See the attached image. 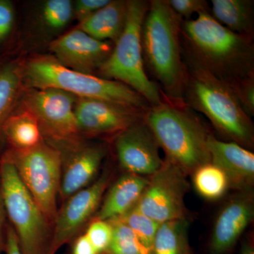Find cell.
Returning a JSON list of instances; mask_svg holds the SVG:
<instances>
[{
  "label": "cell",
  "instance_id": "obj_24",
  "mask_svg": "<svg viewBox=\"0 0 254 254\" xmlns=\"http://www.w3.org/2000/svg\"><path fill=\"white\" fill-rule=\"evenodd\" d=\"M193 173L195 190L207 199H217L221 197L230 184L225 172L212 163L202 165Z\"/></svg>",
  "mask_w": 254,
  "mask_h": 254
},
{
  "label": "cell",
  "instance_id": "obj_36",
  "mask_svg": "<svg viewBox=\"0 0 254 254\" xmlns=\"http://www.w3.org/2000/svg\"><path fill=\"white\" fill-rule=\"evenodd\" d=\"M240 254H254L253 245L250 242H245L242 245Z\"/></svg>",
  "mask_w": 254,
  "mask_h": 254
},
{
  "label": "cell",
  "instance_id": "obj_21",
  "mask_svg": "<svg viewBox=\"0 0 254 254\" xmlns=\"http://www.w3.org/2000/svg\"><path fill=\"white\" fill-rule=\"evenodd\" d=\"M1 133L11 145V149H31L41 143L42 133L39 123L29 110L11 115L3 126Z\"/></svg>",
  "mask_w": 254,
  "mask_h": 254
},
{
  "label": "cell",
  "instance_id": "obj_27",
  "mask_svg": "<svg viewBox=\"0 0 254 254\" xmlns=\"http://www.w3.org/2000/svg\"><path fill=\"white\" fill-rule=\"evenodd\" d=\"M73 5L68 0H49L43 7V18L53 28H63L71 19Z\"/></svg>",
  "mask_w": 254,
  "mask_h": 254
},
{
  "label": "cell",
  "instance_id": "obj_9",
  "mask_svg": "<svg viewBox=\"0 0 254 254\" xmlns=\"http://www.w3.org/2000/svg\"><path fill=\"white\" fill-rule=\"evenodd\" d=\"M185 172L172 162H164L150 176L143 194L133 208L158 223L184 218L188 183Z\"/></svg>",
  "mask_w": 254,
  "mask_h": 254
},
{
  "label": "cell",
  "instance_id": "obj_15",
  "mask_svg": "<svg viewBox=\"0 0 254 254\" xmlns=\"http://www.w3.org/2000/svg\"><path fill=\"white\" fill-rule=\"evenodd\" d=\"M106 150L103 145H84L73 148L63 158L60 193L67 199L76 192L91 185L96 176Z\"/></svg>",
  "mask_w": 254,
  "mask_h": 254
},
{
  "label": "cell",
  "instance_id": "obj_23",
  "mask_svg": "<svg viewBox=\"0 0 254 254\" xmlns=\"http://www.w3.org/2000/svg\"><path fill=\"white\" fill-rule=\"evenodd\" d=\"M21 76L19 68L14 63L0 66V133L17 100Z\"/></svg>",
  "mask_w": 254,
  "mask_h": 254
},
{
  "label": "cell",
  "instance_id": "obj_19",
  "mask_svg": "<svg viewBox=\"0 0 254 254\" xmlns=\"http://www.w3.org/2000/svg\"><path fill=\"white\" fill-rule=\"evenodd\" d=\"M127 7L128 1H110L80 21L78 28L98 41H116L125 27Z\"/></svg>",
  "mask_w": 254,
  "mask_h": 254
},
{
  "label": "cell",
  "instance_id": "obj_25",
  "mask_svg": "<svg viewBox=\"0 0 254 254\" xmlns=\"http://www.w3.org/2000/svg\"><path fill=\"white\" fill-rule=\"evenodd\" d=\"M113 226V237L108 254H150L130 227L120 220L108 221Z\"/></svg>",
  "mask_w": 254,
  "mask_h": 254
},
{
  "label": "cell",
  "instance_id": "obj_26",
  "mask_svg": "<svg viewBox=\"0 0 254 254\" xmlns=\"http://www.w3.org/2000/svg\"><path fill=\"white\" fill-rule=\"evenodd\" d=\"M118 220L123 222L133 230L141 241L142 245L144 246L150 254L155 235L160 224L148 218L133 207L123 216L118 218Z\"/></svg>",
  "mask_w": 254,
  "mask_h": 254
},
{
  "label": "cell",
  "instance_id": "obj_28",
  "mask_svg": "<svg viewBox=\"0 0 254 254\" xmlns=\"http://www.w3.org/2000/svg\"><path fill=\"white\" fill-rule=\"evenodd\" d=\"M86 236L98 254L106 252L113 237V226L105 220H98L92 222L86 232Z\"/></svg>",
  "mask_w": 254,
  "mask_h": 254
},
{
  "label": "cell",
  "instance_id": "obj_13",
  "mask_svg": "<svg viewBox=\"0 0 254 254\" xmlns=\"http://www.w3.org/2000/svg\"><path fill=\"white\" fill-rule=\"evenodd\" d=\"M115 146L119 163L128 173L151 176L164 163L159 153L160 145L144 120L119 133Z\"/></svg>",
  "mask_w": 254,
  "mask_h": 254
},
{
  "label": "cell",
  "instance_id": "obj_35",
  "mask_svg": "<svg viewBox=\"0 0 254 254\" xmlns=\"http://www.w3.org/2000/svg\"><path fill=\"white\" fill-rule=\"evenodd\" d=\"M6 214L5 211L4 201L1 194V186H0V254L4 252L5 244H6Z\"/></svg>",
  "mask_w": 254,
  "mask_h": 254
},
{
  "label": "cell",
  "instance_id": "obj_32",
  "mask_svg": "<svg viewBox=\"0 0 254 254\" xmlns=\"http://www.w3.org/2000/svg\"><path fill=\"white\" fill-rule=\"evenodd\" d=\"M110 2V0H78L75 4L74 12L80 21Z\"/></svg>",
  "mask_w": 254,
  "mask_h": 254
},
{
  "label": "cell",
  "instance_id": "obj_10",
  "mask_svg": "<svg viewBox=\"0 0 254 254\" xmlns=\"http://www.w3.org/2000/svg\"><path fill=\"white\" fill-rule=\"evenodd\" d=\"M25 103L41 128L57 141H68L78 133L72 95L55 88L34 89Z\"/></svg>",
  "mask_w": 254,
  "mask_h": 254
},
{
  "label": "cell",
  "instance_id": "obj_14",
  "mask_svg": "<svg viewBox=\"0 0 254 254\" xmlns=\"http://www.w3.org/2000/svg\"><path fill=\"white\" fill-rule=\"evenodd\" d=\"M113 49L109 41H98L78 28L60 37L50 44V50L60 63L71 69L86 73L99 69Z\"/></svg>",
  "mask_w": 254,
  "mask_h": 254
},
{
  "label": "cell",
  "instance_id": "obj_18",
  "mask_svg": "<svg viewBox=\"0 0 254 254\" xmlns=\"http://www.w3.org/2000/svg\"><path fill=\"white\" fill-rule=\"evenodd\" d=\"M148 181L145 177L131 173L120 177L108 192L98 219L111 221L123 216L136 204Z\"/></svg>",
  "mask_w": 254,
  "mask_h": 254
},
{
  "label": "cell",
  "instance_id": "obj_33",
  "mask_svg": "<svg viewBox=\"0 0 254 254\" xmlns=\"http://www.w3.org/2000/svg\"><path fill=\"white\" fill-rule=\"evenodd\" d=\"M4 252L6 254H23L20 247L16 232L10 224H7L6 227Z\"/></svg>",
  "mask_w": 254,
  "mask_h": 254
},
{
  "label": "cell",
  "instance_id": "obj_4",
  "mask_svg": "<svg viewBox=\"0 0 254 254\" xmlns=\"http://www.w3.org/2000/svg\"><path fill=\"white\" fill-rule=\"evenodd\" d=\"M185 63L187 77L184 103L204 115L222 136L247 149L252 148V118L242 109L230 86L194 64Z\"/></svg>",
  "mask_w": 254,
  "mask_h": 254
},
{
  "label": "cell",
  "instance_id": "obj_12",
  "mask_svg": "<svg viewBox=\"0 0 254 254\" xmlns=\"http://www.w3.org/2000/svg\"><path fill=\"white\" fill-rule=\"evenodd\" d=\"M146 110L107 100L80 98L75 106V117L78 132L91 136L118 134L143 120Z\"/></svg>",
  "mask_w": 254,
  "mask_h": 254
},
{
  "label": "cell",
  "instance_id": "obj_17",
  "mask_svg": "<svg viewBox=\"0 0 254 254\" xmlns=\"http://www.w3.org/2000/svg\"><path fill=\"white\" fill-rule=\"evenodd\" d=\"M207 148L210 163L221 168L230 183L242 187L252 183L254 177V155L250 149L233 141H224L213 134L208 137Z\"/></svg>",
  "mask_w": 254,
  "mask_h": 254
},
{
  "label": "cell",
  "instance_id": "obj_34",
  "mask_svg": "<svg viewBox=\"0 0 254 254\" xmlns=\"http://www.w3.org/2000/svg\"><path fill=\"white\" fill-rule=\"evenodd\" d=\"M71 254H98L86 235H81L75 242Z\"/></svg>",
  "mask_w": 254,
  "mask_h": 254
},
{
  "label": "cell",
  "instance_id": "obj_1",
  "mask_svg": "<svg viewBox=\"0 0 254 254\" xmlns=\"http://www.w3.org/2000/svg\"><path fill=\"white\" fill-rule=\"evenodd\" d=\"M185 61L203 68L229 86L254 75L253 38L227 29L210 12L182 21Z\"/></svg>",
  "mask_w": 254,
  "mask_h": 254
},
{
  "label": "cell",
  "instance_id": "obj_16",
  "mask_svg": "<svg viewBox=\"0 0 254 254\" xmlns=\"http://www.w3.org/2000/svg\"><path fill=\"white\" fill-rule=\"evenodd\" d=\"M254 218V205L248 197L232 200L221 210L213 227L212 254H226L232 250Z\"/></svg>",
  "mask_w": 254,
  "mask_h": 254
},
{
  "label": "cell",
  "instance_id": "obj_31",
  "mask_svg": "<svg viewBox=\"0 0 254 254\" xmlns=\"http://www.w3.org/2000/svg\"><path fill=\"white\" fill-rule=\"evenodd\" d=\"M14 21L12 5L6 0H0V43L8 36Z\"/></svg>",
  "mask_w": 254,
  "mask_h": 254
},
{
  "label": "cell",
  "instance_id": "obj_7",
  "mask_svg": "<svg viewBox=\"0 0 254 254\" xmlns=\"http://www.w3.org/2000/svg\"><path fill=\"white\" fill-rule=\"evenodd\" d=\"M0 186L6 218L23 254H47L51 225L18 176L7 151L0 158Z\"/></svg>",
  "mask_w": 254,
  "mask_h": 254
},
{
  "label": "cell",
  "instance_id": "obj_2",
  "mask_svg": "<svg viewBox=\"0 0 254 254\" xmlns=\"http://www.w3.org/2000/svg\"><path fill=\"white\" fill-rule=\"evenodd\" d=\"M182 21L168 0H151L141 32L145 68L155 78L163 95L176 101H183L187 77L182 55Z\"/></svg>",
  "mask_w": 254,
  "mask_h": 254
},
{
  "label": "cell",
  "instance_id": "obj_6",
  "mask_svg": "<svg viewBox=\"0 0 254 254\" xmlns=\"http://www.w3.org/2000/svg\"><path fill=\"white\" fill-rule=\"evenodd\" d=\"M148 6V1H128L125 27L109 58L98 71L102 77L127 85L150 105H155L162 101L163 95L145 71L142 53V27Z\"/></svg>",
  "mask_w": 254,
  "mask_h": 254
},
{
  "label": "cell",
  "instance_id": "obj_8",
  "mask_svg": "<svg viewBox=\"0 0 254 254\" xmlns=\"http://www.w3.org/2000/svg\"><path fill=\"white\" fill-rule=\"evenodd\" d=\"M18 176L50 222L58 214L62 177L61 152L42 141L31 149L8 150Z\"/></svg>",
  "mask_w": 254,
  "mask_h": 254
},
{
  "label": "cell",
  "instance_id": "obj_20",
  "mask_svg": "<svg viewBox=\"0 0 254 254\" xmlns=\"http://www.w3.org/2000/svg\"><path fill=\"white\" fill-rule=\"evenodd\" d=\"M210 2V14L220 24L234 33L254 39V1L212 0Z\"/></svg>",
  "mask_w": 254,
  "mask_h": 254
},
{
  "label": "cell",
  "instance_id": "obj_5",
  "mask_svg": "<svg viewBox=\"0 0 254 254\" xmlns=\"http://www.w3.org/2000/svg\"><path fill=\"white\" fill-rule=\"evenodd\" d=\"M26 76L28 84L36 89L55 88L81 98L107 100L139 109L150 106L143 97L127 85L75 71L55 58L41 57L31 60L26 66Z\"/></svg>",
  "mask_w": 254,
  "mask_h": 254
},
{
  "label": "cell",
  "instance_id": "obj_30",
  "mask_svg": "<svg viewBox=\"0 0 254 254\" xmlns=\"http://www.w3.org/2000/svg\"><path fill=\"white\" fill-rule=\"evenodd\" d=\"M172 9L184 20H190L193 14L203 11L210 13L208 1L205 0H168Z\"/></svg>",
  "mask_w": 254,
  "mask_h": 254
},
{
  "label": "cell",
  "instance_id": "obj_22",
  "mask_svg": "<svg viewBox=\"0 0 254 254\" xmlns=\"http://www.w3.org/2000/svg\"><path fill=\"white\" fill-rule=\"evenodd\" d=\"M184 218L160 224L150 254H190Z\"/></svg>",
  "mask_w": 254,
  "mask_h": 254
},
{
  "label": "cell",
  "instance_id": "obj_3",
  "mask_svg": "<svg viewBox=\"0 0 254 254\" xmlns=\"http://www.w3.org/2000/svg\"><path fill=\"white\" fill-rule=\"evenodd\" d=\"M143 120L168 160L184 172H194L210 163L207 142L211 133L183 101L163 95L160 103L148 107Z\"/></svg>",
  "mask_w": 254,
  "mask_h": 254
},
{
  "label": "cell",
  "instance_id": "obj_11",
  "mask_svg": "<svg viewBox=\"0 0 254 254\" xmlns=\"http://www.w3.org/2000/svg\"><path fill=\"white\" fill-rule=\"evenodd\" d=\"M109 180L110 173L105 172L91 185L68 197L53 222L47 254H56L77 233L98 208Z\"/></svg>",
  "mask_w": 254,
  "mask_h": 254
},
{
  "label": "cell",
  "instance_id": "obj_29",
  "mask_svg": "<svg viewBox=\"0 0 254 254\" xmlns=\"http://www.w3.org/2000/svg\"><path fill=\"white\" fill-rule=\"evenodd\" d=\"M230 86L242 109L252 118L254 115V75Z\"/></svg>",
  "mask_w": 254,
  "mask_h": 254
}]
</instances>
